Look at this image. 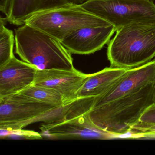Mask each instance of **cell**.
I'll list each match as a JSON object with an SVG mask.
<instances>
[{"label": "cell", "instance_id": "obj_17", "mask_svg": "<svg viewBox=\"0 0 155 155\" xmlns=\"http://www.w3.org/2000/svg\"><path fill=\"white\" fill-rule=\"evenodd\" d=\"M146 124H155V103L149 106L140 117L139 122Z\"/></svg>", "mask_w": 155, "mask_h": 155}, {"label": "cell", "instance_id": "obj_7", "mask_svg": "<svg viewBox=\"0 0 155 155\" xmlns=\"http://www.w3.org/2000/svg\"><path fill=\"white\" fill-rule=\"evenodd\" d=\"M57 107L21 93L0 98V129L23 128L32 120Z\"/></svg>", "mask_w": 155, "mask_h": 155}, {"label": "cell", "instance_id": "obj_11", "mask_svg": "<svg viewBox=\"0 0 155 155\" xmlns=\"http://www.w3.org/2000/svg\"><path fill=\"white\" fill-rule=\"evenodd\" d=\"M38 69L15 56L0 67V98L19 93L33 85Z\"/></svg>", "mask_w": 155, "mask_h": 155}, {"label": "cell", "instance_id": "obj_20", "mask_svg": "<svg viewBox=\"0 0 155 155\" xmlns=\"http://www.w3.org/2000/svg\"><path fill=\"white\" fill-rule=\"evenodd\" d=\"M138 135L136 136L135 138L139 139H155V133H146L142 134L138 133Z\"/></svg>", "mask_w": 155, "mask_h": 155}, {"label": "cell", "instance_id": "obj_12", "mask_svg": "<svg viewBox=\"0 0 155 155\" xmlns=\"http://www.w3.org/2000/svg\"><path fill=\"white\" fill-rule=\"evenodd\" d=\"M70 0H12L8 15L10 24L21 26L35 14L69 3Z\"/></svg>", "mask_w": 155, "mask_h": 155}, {"label": "cell", "instance_id": "obj_10", "mask_svg": "<svg viewBox=\"0 0 155 155\" xmlns=\"http://www.w3.org/2000/svg\"><path fill=\"white\" fill-rule=\"evenodd\" d=\"M115 31L112 25L83 28L66 37L61 43L71 54L89 55L109 43Z\"/></svg>", "mask_w": 155, "mask_h": 155}, {"label": "cell", "instance_id": "obj_1", "mask_svg": "<svg viewBox=\"0 0 155 155\" xmlns=\"http://www.w3.org/2000/svg\"><path fill=\"white\" fill-rule=\"evenodd\" d=\"M155 82L130 95L120 98L89 112L92 122L101 129L117 137L131 131L143 112L154 101Z\"/></svg>", "mask_w": 155, "mask_h": 155}, {"label": "cell", "instance_id": "obj_3", "mask_svg": "<svg viewBox=\"0 0 155 155\" xmlns=\"http://www.w3.org/2000/svg\"><path fill=\"white\" fill-rule=\"evenodd\" d=\"M107 56L114 68H132L150 61L155 58V23H132L117 30Z\"/></svg>", "mask_w": 155, "mask_h": 155}, {"label": "cell", "instance_id": "obj_16", "mask_svg": "<svg viewBox=\"0 0 155 155\" xmlns=\"http://www.w3.org/2000/svg\"><path fill=\"white\" fill-rule=\"evenodd\" d=\"M1 130V137L5 138L9 137H14L16 136L19 137L27 139H41L42 136L38 132L30 130H24L22 129L17 130Z\"/></svg>", "mask_w": 155, "mask_h": 155}, {"label": "cell", "instance_id": "obj_4", "mask_svg": "<svg viewBox=\"0 0 155 155\" xmlns=\"http://www.w3.org/2000/svg\"><path fill=\"white\" fill-rule=\"evenodd\" d=\"M97 97H79L66 104L63 117L59 120L43 123L41 134L57 140H107L117 137L96 126L91 120L89 112Z\"/></svg>", "mask_w": 155, "mask_h": 155}, {"label": "cell", "instance_id": "obj_13", "mask_svg": "<svg viewBox=\"0 0 155 155\" xmlns=\"http://www.w3.org/2000/svg\"><path fill=\"white\" fill-rule=\"evenodd\" d=\"M129 69L110 66L97 73L88 74L78 93V97H98L107 92Z\"/></svg>", "mask_w": 155, "mask_h": 155}, {"label": "cell", "instance_id": "obj_5", "mask_svg": "<svg viewBox=\"0 0 155 155\" xmlns=\"http://www.w3.org/2000/svg\"><path fill=\"white\" fill-rule=\"evenodd\" d=\"M25 24L47 33L61 42L80 29L111 25L87 11L80 4L71 2L35 14Z\"/></svg>", "mask_w": 155, "mask_h": 155}, {"label": "cell", "instance_id": "obj_2", "mask_svg": "<svg viewBox=\"0 0 155 155\" xmlns=\"http://www.w3.org/2000/svg\"><path fill=\"white\" fill-rule=\"evenodd\" d=\"M15 33L16 53L38 70L75 69L71 53L53 37L26 24Z\"/></svg>", "mask_w": 155, "mask_h": 155}, {"label": "cell", "instance_id": "obj_9", "mask_svg": "<svg viewBox=\"0 0 155 155\" xmlns=\"http://www.w3.org/2000/svg\"><path fill=\"white\" fill-rule=\"evenodd\" d=\"M88 75L75 68L38 70L33 84L56 91L62 96L67 104L78 98V93Z\"/></svg>", "mask_w": 155, "mask_h": 155}, {"label": "cell", "instance_id": "obj_6", "mask_svg": "<svg viewBox=\"0 0 155 155\" xmlns=\"http://www.w3.org/2000/svg\"><path fill=\"white\" fill-rule=\"evenodd\" d=\"M80 5L116 31L132 23L155 24V4L149 0H87Z\"/></svg>", "mask_w": 155, "mask_h": 155}, {"label": "cell", "instance_id": "obj_23", "mask_svg": "<svg viewBox=\"0 0 155 155\" xmlns=\"http://www.w3.org/2000/svg\"><path fill=\"white\" fill-rule=\"evenodd\" d=\"M150 1L152 2H154V0H149Z\"/></svg>", "mask_w": 155, "mask_h": 155}, {"label": "cell", "instance_id": "obj_14", "mask_svg": "<svg viewBox=\"0 0 155 155\" xmlns=\"http://www.w3.org/2000/svg\"><path fill=\"white\" fill-rule=\"evenodd\" d=\"M19 93L39 101L58 107L65 105L62 96L56 91L49 88L33 84Z\"/></svg>", "mask_w": 155, "mask_h": 155}, {"label": "cell", "instance_id": "obj_19", "mask_svg": "<svg viewBox=\"0 0 155 155\" xmlns=\"http://www.w3.org/2000/svg\"><path fill=\"white\" fill-rule=\"evenodd\" d=\"M12 0H0V11L7 17L10 9Z\"/></svg>", "mask_w": 155, "mask_h": 155}, {"label": "cell", "instance_id": "obj_15", "mask_svg": "<svg viewBox=\"0 0 155 155\" xmlns=\"http://www.w3.org/2000/svg\"><path fill=\"white\" fill-rule=\"evenodd\" d=\"M7 23L5 18L1 17L0 18V67L15 56L13 50L15 37L13 31L5 27Z\"/></svg>", "mask_w": 155, "mask_h": 155}, {"label": "cell", "instance_id": "obj_21", "mask_svg": "<svg viewBox=\"0 0 155 155\" xmlns=\"http://www.w3.org/2000/svg\"><path fill=\"white\" fill-rule=\"evenodd\" d=\"M87 1V0H70L71 2L77 4H82Z\"/></svg>", "mask_w": 155, "mask_h": 155}, {"label": "cell", "instance_id": "obj_22", "mask_svg": "<svg viewBox=\"0 0 155 155\" xmlns=\"http://www.w3.org/2000/svg\"><path fill=\"white\" fill-rule=\"evenodd\" d=\"M154 101H155V86H154Z\"/></svg>", "mask_w": 155, "mask_h": 155}, {"label": "cell", "instance_id": "obj_18", "mask_svg": "<svg viewBox=\"0 0 155 155\" xmlns=\"http://www.w3.org/2000/svg\"><path fill=\"white\" fill-rule=\"evenodd\" d=\"M131 131H135L137 133L142 134L155 133V124H146L138 122L133 126Z\"/></svg>", "mask_w": 155, "mask_h": 155}, {"label": "cell", "instance_id": "obj_8", "mask_svg": "<svg viewBox=\"0 0 155 155\" xmlns=\"http://www.w3.org/2000/svg\"><path fill=\"white\" fill-rule=\"evenodd\" d=\"M154 82L155 59L141 66L129 69L107 92L97 97L92 108L132 94L149 83Z\"/></svg>", "mask_w": 155, "mask_h": 155}]
</instances>
